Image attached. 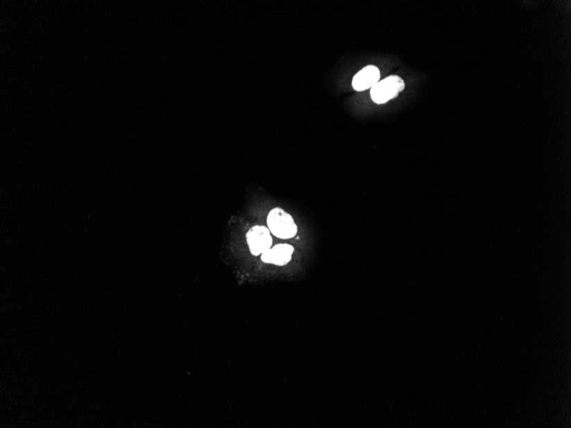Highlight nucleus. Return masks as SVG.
<instances>
[{"label":"nucleus","mask_w":571,"mask_h":428,"mask_svg":"<svg viewBox=\"0 0 571 428\" xmlns=\"http://www.w3.org/2000/svg\"><path fill=\"white\" fill-rule=\"evenodd\" d=\"M267 224L273 235L283 240L291 239L298 232L294 219L279 207L274 208L270 212Z\"/></svg>","instance_id":"nucleus-1"},{"label":"nucleus","mask_w":571,"mask_h":428,"mask_svg":"<svg viewBox=\"0 0 571 428\" xmlns=\"http://www.w3.org/2000/svg\"><path fill=\"white\" fill-rule=\"evenodd\" d=\"M405 89V82L400 76L391 75L372 87V100L376 104H385L398 96Z\"/></svg>","instance_id":"nucleus-2"},{"label":"nucleus","mask_w":571,"mask_h":428,"mask_svg":"<svg viewBox=\"0 0 571 428\" xmlns=\"http://www.w3.org/2000/svg\"><path fill=\"white\" fill-rule=\"evenodd\" d=\"M246 238L252 255H261L272 247V237L270 235V230L265 226H254V228L249 230Z\"/></svg>","instance_id":"nucleus-3"},{"label":"nucleus","mask_w":571,"mask_h":428,"mask_svg":"<svg viewBox=\"0 0 571 428\" xmlns=\"http://www.w3.org/2000/svg\"><path fill=\"white\" fill-rule=\"evenodd\" d=\"M295 248L288 244H280L263 252L261 259L263 262L283 266L291 261Z\"/></svg>","instance_id":"nucleus-4"},{"label":"nucleus","mask_w":571,"mask_h":428,"mask_svg":"<svg viewBox=\"0 0 571 428\" xmlns=\"http://www.w3.org/2000/svg\"><path fill=\"white\" fill-rule=\"evenodd\" d=\"M380 74L379 69L374 65L366 66L361 69L353 80V89L358 91H362L372 89L376 83L379 82Z\"/></svg>","instance_id":"nucleus-5"}]
</instances>
